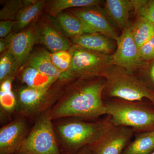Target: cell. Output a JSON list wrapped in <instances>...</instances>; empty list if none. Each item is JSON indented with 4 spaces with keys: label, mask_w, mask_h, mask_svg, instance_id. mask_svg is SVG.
<instances>
[{
    "label": "cell",
    "mask_w": 154,
    "mask_h": 154,
    "mask_svg": "<svg viewBox=\"0 0 154 154\" xmlns=\"http://www.w3.org/2000/svg\"><path fill=\"white\" fill-rule=\"evenodd\" d=\"M103 77H85L70 84L44 114L52 121L69 118L93 119L106 115Z\"/></svg>",
    "instance_id": "1"
},
{
    "label": "cell",
    "mask_w": 154,
    "mask_h": 154,
    "mask_svg": "<svg viewBox=\"0 0 154 154\" xmlns=\"http://www.w3.org/2000/svg\"><path fill=\"white\" fill-rule=\"evenodd\" d=\"M54 121V128L61 154H75L84 147L98 140L113 126L109 115L93 122L65 118Z\"/></svg>",
    "instance_id": "2"
},
{
    "label": "cell",
    "mask_w": 154,
    "mask_h": 154,
    "mask_svg": "<svg viewBox=\"0 0 154 154\" xmlns=\"http://www.w3.org/2000/svg\"><path fill=\"white\" fill-rule=\"evenodd\" d=\"M114 126L131 128L137 134L154 131V105L118 99L104 101Z\"/></svg>",
    "instance_id": "3"
},
{
    "label": "cell",
    "mask_w": 154,
    "mask_h": 154,
    "mask_svg": "<svg viewBox=\"0 0 154 154\" xmlns=\"http://www.w3.org/2000/svg\"><path fill=\"white\" fill-rule=\"evenodd\" d=\"M104 78L106 82L103 94L105 93L110 99L129 101H143L147 99L154 105V91L133 73L113 66Z\"/></svg>",
    "instance_id": "4"
},
{
    "label": "cell",
    "mask_w": 154,
    "mask_h": 154,
    "mask_svg": "<svg viewBox=\"0 0 154 154\" xmlns=\"http://www.w3.org/2000/svg\"><path fill=\"white\" fill-rule=\"evenodd\" d=\"M67 81L58 80L52 86L42 89L25 86L18 91L16 113L19 117L33 120L49 110L60 96Z\"/></svg>",
    "instance_id": "5"
},
{
    "label": "cell",
    "mask_w": 154,
    "mask_h": 154,
    "mask_svg": "<svg viewBox=\"0 0 154 154\" xmlns=\"http://www.w3.org/2000/svg\"><path fill=\"white\" fill-rule=\"evenodd\" d=\"M72 64L66 75L70 79L103 77L113 66L112 55L102 54L74 44L69 50Z\"/></svg>",
    "instance_id": "6"
},
{
    "label": "cell",
    "mask_w": 154,
    "mask_h": 154,
    "mask_svg": "<svg viewBox=\"0 0 154 154\" xmlns=\"http://www.w3.org/2000/svg\"><path fill=\"white\" fill-rule=\"evenodd\" d=\"M17 154H61L52 120L45 114L36 119Z\"/></svg>",
    "instance_id": "7"
},
{
    "label": "cell",
    "mask_w": 154,
    "mask_h": 154,
    "mask_svg": "<svg viewBox=\"0 0 154 154\" xmlns=\"http://www.w3.org/2000/svg\"><path fill=\"white\" fill-rule=\"evenodd\" d=\"M116 42L117 48L112 54L113 65L132 73L142 68L145 61L141 57L139 48L133 37L131 26L122 31Z\"/></svg>",
    "instance_id": "8"
},
{
    "label": "cell",
    "mask_w": 154,
    "mask_h": 154,
    "mask_svg": "<svg viewBox=\"0 0 154 154\" xmlns=\"http://www.w3.org/2000/svg\"><path fill=\"white\" fill-rule=\"evenodd\" d=\"M135 133L131 128L113 125L88 146L93 154H121Z\"/></svg>",
    "instance_id": "9"
},
{
    "label": "cell",
    "mask_w": 154,
    "mask_h": 154,
    "mask_svg": "<svg viewBox=\"0 0 154 154\" xmlns=\"http://www.w3.org/2000/svg\"><path fill=\"white\" fill-rule=\"evenodd\" d=\"M27 119H14L0 129V154H17L28 133Z\"/></svg>",
    "instance_id": "10"
},
{
    "label": "cell",
    "mask_w": 154,
    "mask_h": 154,
    "mask_svg": "<svg viewBox=\"0 0 154 154\" xmlns=\"http://www.w3.org/2000/svg\"><path fill=\"white\" fill-rule=\"evenodd\" d=\"M78 17L96 33H101L116 41L119 36L115 28L99 5L70 9Z\"/></svg>",
    "instance_id": "11"
},
{
    "label": "cell",
    "mask_w": 154,
    "mask_h": 154,
    "mask_svg": "<svg viewBox=\"0 0 154 154\" xmlns=\"http://www.w3.org/2000/svg\"><path fill=\"white\" fill-rule=\"evenodd\" d=\"M7 37L10 42L8 50L16 59L19 69L28 59L33 45L38 41L36 26L31 25Z\"/></svg>",
    "instance_id": "12"
},
{
    "label": "cell",
    "mask_w": 154,
    "mask_h": 154,
    "mask_svg": "<svg viewBox=\"0 0 154 154\" xmlns=\"http://www.w3.org/2000/svg\"><path fill=\"white\" fill-rule=\"evenodd\" d=\"M140 2V0H107L103 11L111 24L122 31L130 27V14L135 12Z\"/></svg>",
    "instance_id": "13"
},
{
    "label": "cell",
    "mask_w": 154,
    "mask_h": 154,
    "mask_svg": "<svg viewBox=\"0 0 154 154\" xmlns=\"http://www.w3.org/2000/svg\"><path fill=\"white\" fill-rule=\"evenodd\" d=\"M38 41L45 45L51 53L69 51L72 44L52 24L42 22L36 26Z\"/></svg>",
    "instance_id": "14"
},
{
    "label": "cell",
    "mask_w": 154,
    "mask_h": 154,
    "mask_svg": "<svg viewBox=\"0 0 154 154\" xmlns=\"http://www.w3.org/2000/svg\"><path fill=\"white\" fill-rule=\"evenodd\" d=\"M71 39L74 44L94 52L108 55L115 52L112 39L101 33H86Z\"/></svg>",
    "instance_id": "15"
},
{
    "label": "cell",
    "mask_w": 154,
    "mask_h": 154,
    "mask_svg": "<svg viewBox=\"0 0 154 154\" xmlns=\"http://www.w3.org/2000/svg\"><path fill=\"white\" fill-rule=\"evenodd\" d=\"M50 54V53L43 50L34 53L28 58V66L43 74L58 80L72 81L56 68L51 59Z\"/></svg>",
    "instance_id": "16"
},
{
    "label": "cell",
    "mask_w": 154,
    "mask_h": 154,
    "mask_svg": "<svg viewBox=\"0 0 154 154\" xmlns=\"http://www.w3.org/2000/svg\"><path fill=\"white\" fill-rule=\"evenodd\" d=\"M57 17L62 29L71 38L86 33H96L71 12H62Z\"/></svg>",
    "instance_id": "17"
},
{
    "label": "cell",
    "mask_w": 154,
    "mask_h": 154,
    "mask_svg": "<svg viewBox=\"0 0 154 154\" xmlns=\"http://www.w3.org/2000/svg\"><path fill=\"white\" fill-rule=\"evenodd\" d=\"M46 1H36L34 2L25 6L17 14L15 21L16 25L14 29L16 32L24 30L31 22L41 14L45 8Z\"/></svg>",
    "instance_id": "18"
},
{
    "label": "cell",
    "mask_w": 154,
    "mask_h": 154,
    "mask_svg": "<svg viewBox=\"0 0 154 154\" xmlns=\"http://www.w3.org/2000/svg\"><path fill=\"white\" fill-rule=\"evenodd\" d=\"M101 2L98 0H52L46 2L45 8L50 16L56 17L66 9L99 5Z\"/></svg>",
    "instance_id": "19"
},
{
    "label": "cell",
    "mask_w": 154,
    "mask_h": 154,
    "mask_svg": "<svg viewBox=\"0 0 154 154\" xmlns=\"http://www.w3.org/2000/svg\"><path fill=\"white\" fill-rule=\"evenodd\" d=\"M21 77L22 82L26 86L37 89L49 88L59 80L43 74L36 69L29 66L23 70Z\"/></svg>",
    "instance_id": "20"
},
{
    "label": "cell",
    "mask_w": 154,
    "mask_h": 154,
    "mask_svg": "<svg viewBox=\"0 0 154 154\" xmlns=\"http://www.w3.org/2000/svg\"><path fill=\"white\" fill-rule=\"evenodd\" d=\"M154 151L153 131L137 134L121 154H151Z\"/></svg>",
    "instance_id": "21"
},
{
    "label": "cell",
    "mask_w": 154,
    "mask_h": 154,
    "mask_svg": "<svg viewBox=\"0 0 154 154\" xmlns=\"http://www.w3.org/2000/svg\"><path fill=\"white\" fill-rule=\"evenodd\" d=\"M131 33L139 48L154 36V25L143 17L139 16L133 25H131Z\"/></svg>",
    "instance_id": "22"
},
{
    "label": "cell",
    "mask_w": 154,
    "mask_h": 154,
    "mask_svg": "<svg viewBox=\"0 0 154 154\" xmlns=\"http://www.w3.org/2000/svg\"><path fill=\"white\" fill-rule=\"evenodd\" d=\"M18 69L17 61L8 49L1 54L0 57V82L14 75Z\"/></svg>",
    "instance_id": "23"
},
{
    "label": "cell",
    "mask_w": 154,
    "mask_h": 154,
    "mask_svg": "<svg viewBox=\"0 0 154 154\" xmlns=\"http://www.w3.org/2000/svg\"><path fill=\"white\" fill-rule=\"evenodd\" d=\"M35 0H11L8 2L0 11V19L15 21L17 14L25 6L34 2Z\"/></svg>",
    "instance_id": "24"
},
{
    "label": "cell",
    "mask_w": 154,
    "mask_h": 154,
    "mask_svg": "<svg viewBox=\"0 0 154 154\" xmlns=\"http://www.w3.org/2000/svg\"><path fill=\"white\" fill-rule=\"evenodd\" d=\"M54 65L61 73L66 75L72 64V56L69 51H60L50 54Z\"/></svg>",
    "instance_id": "25"
},
{
    "label": "cell",
    "mask_w": 154,
    "mask_h": 154,
    "mask_svg": "<svg viewBox=\"0 0 154 154\" xmlns=\"http://www.w3.org/2000/svg\"><path fill=\"white\" fill-rule=\"evenodd\" d=\"M0 105L6 112L15 111L17 105V97L13 91L0 92Z\"/></svg>",
    "instance_id": "26"
},
{
    "label": "cell",
    "mask_w": 154,
    "mask_h": 154,
    "mask_svg": "<svg viewBox=\"0 0 154 154\" xmlns=\"http://www.w3.org/2000/svg\"><path fill=\"white\" fill-rule=\"evenodd\" d=\"M135 12L139 16L145 18L154 25V0H141Z\"/></svg>",
    "instance_id": "27"
},
{
    "label": "cell",
    "mask_w": 154,
    "mask_h": 154,
    "mask_svg": "<svg viewBox=\"0 0 154 154\" xmlns=\"http://www.w3.org/2000/svg\"><path fill=\"white\" fill-rule=\"evenodd\" d=\"M139 52L144 61L154 59V36L140 48Z\"/></svg>",
    "instance_id": "28"
},
{
    "label": "cell",
    "mask_w": 154,
    "mask_h": 154,
    "mask_svg": "<svg viewBox=\"0 0 154 154\" xmlns=\"http://www.w3.org/2000/svg\"><path fill=\"white\" fill-rule=\"evenodd\" d=\"M16 21L3 20L0 22V37L4 38L9 36L10 32L16 25Z\"/></svg>",
    "instance_id": "29"
},
{
    "label": "cell",
    "mask_w": 154,
    "mask_h": 154,
    "mask_svg": "<svg viewBox=\"0 0 154 154\" xmlns=\"http://www.w3.org/2000/svg\"><path fill=\"white\" fill-rule=\"evenodd\" d=\"M13 77H9L1 83L0 92H7L12 91Z\"/></svg>",
    "instance_id": "30"
},
{
    "label": "cell",
    "mask_w": 154,
    "mask_h": 154,
    "mask_svg": "<svg viewBox=\"0 0 154 154\" xmlns=\"http://www.w3.org/2000/svg\"><path fill=\"white\" fill-rule=\"evenodd\" d=\"M148 80L147 83L146 85L154 92V63L149 70Z\"/></svg>",
    "instance_id": "31"
},
{
    "label": "cell",
    "mask_w": 154,
    "mask_h": 154,
    "mask_svg": "<svg viewBox=\"0 0 154 154\" xmlns=\"http://www.w3.org/2000/svg\"><path fill=\"white\" fill-rule=\"evenodd\" d=\"M10 46V42L8 37L1 38L0 39V53H2L9 49Z\"/></svg>",
    "instance_id": "32"
},
{
    "label": "cell",
    "mask_w": 154,
    "mask_h": 154,
    "mask_svg": "<svg viewBox=\"0 0 154 154\" xmlns=\"http://www.w3.org/2000/svg\"><path fill=\"white\" fill-rule=\"evenodd\" d=\"M75 154H93L88 146L84 147L80 149Z\"/></svg>",
    "instance_id": "33"
},
{
    "label": "cell",
    "mask_w": 154,
    "mask_h": 154,
    "mask_svg": "<svg viewBox=\"0 0 154 154\" xmlns=\"http://www.w3.org/2000/svg\"><path fill=\"white\" fill-rule=\"evenodd\" d=\"M151 154H154V151L153 152H152V153Z\"/></svg>",
    "instance_id": "34"
},
{
    "label": "cell",
    "mask_w": 154,
    "mask_h": 154,
    "mask_svg": "<svg viewBox=\"0 0 154 154\" xmlns=\"http://www.w3.org/2000/svg\"><path fill=\"white\" fill-rule=\"evenodd\" d=\"M154 136V131H153Z\"/></svg>",
    "instance_id": "35"
}]
</instances>
